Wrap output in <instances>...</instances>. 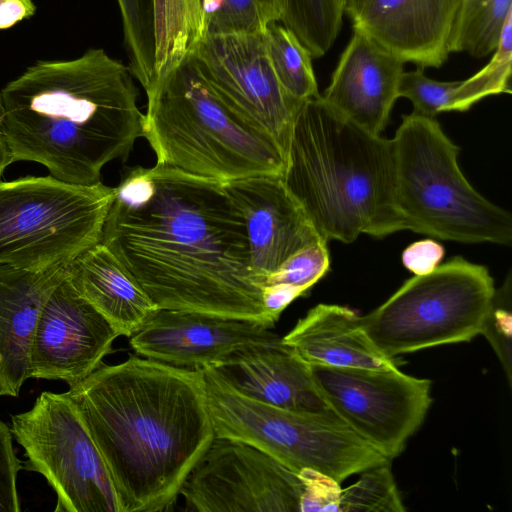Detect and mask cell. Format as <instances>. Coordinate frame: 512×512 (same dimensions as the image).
I'll use <instances>...</instances> for the list:
<instances>
[{
    "mask_svg": "<svg viewBox=\"0 0 512 512\" xmlns=\"http://www.w3.org/2000/svg\"><path fill=\"white\" fill-rule=\"evenodd\" d=\"M153 17L155 81L187 59L204 38L202 0H153Z\"/></svg>",
    "mask_w": 512,
    "mask_h": 512,
    "instance_id": "cell-23",
    "label": "cell"
},
{
    "mask_svg": "<svg viewBox=\"0 0 512 512\" xmlns=\"http://www.w3.org/2000/svg\"><path fill=\"white\" fill-rule=\"evenodd\" d=\"M206 35L263 33L280 22L283 0H202Z\"/></svg>",
    "mask_w": 512,
    "mask_h": 512,
    "instance_id": "cell-27",
    "label": "cell"
},
{
    "mask_svg": "<svg viewBox=\"0 0 512 512\" xmlns=\"http://www.w3.org/2000/svg\"><path fill=\"white\" fill-rule=\"evenodd\" d=\"M282 341L309 366L397 367L364 331L360 316L335 304H318L298 320Z\"/></svg>",
    "mask_w": 512,
    "mask_h": 512,
    "instance_id": "cell-21",
    "label": "cell"
},
{
    "mask_svg": "<svg viewBox=\"0 0 512 512\" xmlns=\"http://www.w3.org/2000/svg\"><path fill=\"white\" fill-rule=\"evenodd\" d=\"M145 92L142 137L156 164L222 183L283 175L278 145L220 100L191 56Z\"/></svg>",
    "mask_w": 512,
    "mask_h": 512,
    "instance_id": "cell-5",
    "label": "cell"
},
{
    "mask_svg": "<svg viewBox=\"0 0 512 512\" xmlns=\"http://www.w3.org/2000/svg\"><path fill=\"white\" fill-rule=\"evenodd\" d=\"M66 278L120 336L133 335L159 310L127 268L101 242L67 265Z\"/></svg>",
    "mask_w": 512,
    "mask_h": 512,
    "instance_id": "cell-22",
    "label": "cell"
},
{
    "mask_svg": "<svg viewBox=\"0 0 512 512\" xmlns=\"http://www.w3.org/2000/svg\"><path fill=\"white\" fill-rule=\"evenodd\" d=\"M118 336L65 276L38 317L30 348V377L63 380L72 387L103 363Z\"/></svg>",
    "mask_w": 512,
    "mask_h": 512,
    "instance_id": "cell-14",
    "label": "cell"
},
{
    "mask_svg": "<svg viewBox=\"0 0 512 512\" xmlns=\"http://www.w3.org/2000/svg\"><path fill=\"white\" fill-rule=\"evenodd\" d=\"M12 431L0 420V512H19L21 510L17 475L25 468L16 456L12 444Z\"/></svg>",
    "mask_w": 512,
    "mask_h": 512,
    "instance_id": "cell-33",
    "label": "cell"
},
{
    "mask_svg": "<svg viewBox=\"0 0 512 512\" xmlns=\"http://www.w3.org/2000/svg\"><path fill=\"white\" fill-rule=\"evenodd\" d=\"M327 241L320 239L291 255L272 274L265 285H283L304 294L329 269Z\"/></svg>",
    "mask_w": 512,
    "mask_h": 512,
    "instance_id": "cell-31",
    "label": "cell"
},
{
    "mask_svg": "<svg viewBox=\"0 0 512 512\" xmlns=\"http://www.w3.org/2000/svg\"><path fill=\"white\" fill-rule=\"evenodd\" d=\"M367 2L368 0H339L343 13L348 14L352 19L358 16Z\"/></svg>",
    "mask_w": 512,
    "mask_h": 512,
    "instance_id": "cell-37",
    "label": "cell"
},
{
    "mask_svg": "<svg viewBox=\"0 0 512 512\" xmlns=\"http://www.w3.org/2000/svg\"><path fill=\"white\" fill-rule=\"evenodd\" d=\"M268 58L273 71L293 98L305 101L319 94L312 67V55L296 35L278 22L270 23L263 32Z\"/></svg>",
    "mask_w": 512,
    "mask_h": 512,
    "instance_id": "cell-25",
    "label": "cell"
},
{
    "mask_svg": "<svg viewBox=\"0 0 512 512\" xmlns=\"http://www.w3.org/2000/svg\"><path fill=\"white\" fill-rule=\"evenodd\" d=\"M115 188L53 176L0 181V265L40 271L68 265L101 242Z\"/></svg>",
    "mask_w": 512,
    "mask_h": 512,
    "instance_id": "cell-8",
    "label": "cell"
},
{
    "mask_svg": "<svg viewBox=\"0 0 512 512\" xmlns=\"http://www.w3.org/2000/svg\"><path fill=\"white\" fill-rule=\"evenodd\" d=\"M496 289L488 269L454 257L407 280L360 323L386 356L459 342L480 334Z\"/></svg>",
    "mask_w": 512,
    "mask_h": 512,
    "instance_id": "cell-9",
    "label": "cell"
},
{
    "mask_svg": "<svg viewBox=\"0 0 512 512\" xmlns=\"http://www.w3.org/2000/svg\"><path fill=\"white\" fill-rule=\"evenodd\" d=\"M129 67L102 48L41 60L0 91L3 133L14 161H32L73 184L99 182L142 137L144 114Z\"/></svg>",
    "mask_w": 512,
    "mask_h": 512,
    "instance_id": "cell-3",
    "label": "cell"
},
{
    "mask_svg": "<svg viewBox=\"0 0 512 512\" xmlns=\"http://www.w3.org/2000/svg\"><path fill=\"white\" fill-rule=\"evenodd\" d=\"M512 13L504 23L499 42L489 63L473 76L461 81V93L470 109L478 101L492 95L511 93Z\"/></svg>",
    "mask_w": 512,
    "mask_h": 512,
    "instance_id": "cell-30",
    "label": "cell"
},
{
    "mask_svg": "<svg viewBox=\"0 0 512 512\" xmlns=\"http://www.w3.org/2000/svg\"><path fill=\"white\" fill-rule=\"evenodd\" d=\"M67 394L106 465L120 511L169 510L215 438L201 371L132 355L102 363Z\"/></svg>",
    "mask_w": 512,
    "mask_h": 512,
    "instance_id": "cell-2",
    "label": "cell"
},
{
    "mask_svg": "<svg viewBox=\"0 0 512 512\" xmlns=\"http://www.w3.org/2000/svg\"><path fill=\"white\" fill-rule=\"evenodd\" d=\"M200 371L216 437L245 442L296 473L313 470L340 484L351 475L391 461L332 410L272 406L242 394L213 367Z\"/></svg>",
    "mask_w": 512,
    "mask_h": 512,
    "instance_id": "cell-7",
    "label": "cell"
},
{
    "mask_svg": "<svg viewBox=\"0 0 512 512\" xmlns=\"http://www.w3.org/2000/svg\"><path fill=\"white\" fill-rule=\"evenodd\" d=\"M24 448V467L45 477L55 512H121L101 454L67 392H42L32 408L11 417Z\"/></svg>",
    "mask_w": 512,
    "mask_h": 512,
    "instance_id": "cell-10",
    "label": "cell"
},
{
    "mask_svg": "<svg viewBox=\"0 0 512 512\" xmlns=\"http://www.w3.org/2000/svg\"><path fill=\"white\" fill-rule=\"evenodd\" d=\"M512 0H461L449 37L448 50L483 58L494 52Z\"/></svg>",
    "mask_w": 512,
    "mask_h": 512,
    "instance_id": "cell-24",
    "label": "cell"
},
{
    "mask_svg": "<svg viewBox=\"0 0 512 512\" xmlns=\"http://www.w3.org/2000/svg\"><path fill=\"white\" fill-rule=\"evenodd\" d=\"M391 142L396 202L406 229L460 243L511 244L510 213L467 181L459 147L435 117L404 115Z\"/></svg>",
    "mask_w": 512,
    "mask_h": 512,
    "instance_id": "cell-6",
    "label": "cell"
},
{
    "mask_svg": "<svg viewBox=\"0 0 512 512\" xmlns=\"http://www.w3.org/2000/svg\"><path fill=\"white\" fill-rule=\"evenodd\" d=\"M480 334L484 335L490 343L503 367L507 381L511 385L512 313L510 297L502 289L495 292Z\"/></svg>",
    "mask_w": 512,
    "mask_h": 512,
    "instance_id": "cell-32",
    "label": "cell"
},
{
    "mask_svg": "<svg viewBox=\"0 0 512 512\" xmlns=\"http://www.w3.org/2000/svg\"><path fill=\"white\" fill-rule=\"evenodd\" d=\"M343 14L339 0H283L280 22L318 58L336 40Z\"/></svg>",
    "mask_w": 512,
    "mask_h": 512,
    "instance_id": "cell-26",
    "label": "cell"
},
{
    "mask_svg": "<svg viewBox=\"0 0 512 512\" xmlns=\"http://www.w3.org/2000/svg\"><path fill=\"white\" fill-rule=\"evenodd\" d=\"M444 256V248L434 240L426 239L414 242L403 254L404 266L415 275L432 272Z\"/></svg>",
    "mask_w": 512,
    "mask_h": 512,
    "instance_id": "cell-34",
    "label": "cell"
},
{
    "mask_svg": "<svg viewBox=\"0 0 512 512\" xmlns=\"http://www.w3.org/2000/svg\"><path fill=\"white\" fill-rule=\"evenodd\" d=\"M132 76L146 91L154 82L153 0H117Z\"/></svg>",
    "mask_w": 512,
    "mask_h": 512,
    "instance_id": "cell-28",
    "label": "cell"
},
{
    "mask_svg": "<svg viewBox=\"0 0 512 512\" xmlns=\"http://www.w3.org/2000/svg\"><path fill=\"white\" fill-rule=\"evenodd\" d=\"M405 510L391 471V461L363 470L354 484L340 490L338 512Z\"/></svg>",
    "mask_w": 512,
    "mask_h": 512,
    "instance_id": "cell-29",
    "label": "cell"
},
{
    "mask_svg": "<svg viewBox=\"0 0 512 512\" xmlns=\"http://www.w3.org/2000/svg\"><path fill=\"white\" fill-rule=\"evenodd\" d=\"M461 0H368L353 19L360 29L400 60L440 67Z\"/></svg>",
    "mask_w": 512,
    "mask_h": 512,
    "instance_id": "cell-18",
    "label": "cell"
},
{
    "mask_svg": "<svg viewBox=\"0 0 512 512\" xmlns=\"http://www.w3.org/2000/svg\"><path fill=\"white\" fill-rule=\"evenodd\" d=\"M66 267L32 271L0 265V396L19 395L30 378L29 356L37 320Z\"/></svg>",
    "mask_w": 512,
    "mask_h": 512,
    "instance_id": "cell-19",
    "label": "cell"
},
{
    "mask_svg": "<svg viewBox=\"0 0 512 512\" xmlns=\"http://www.w3.org/2000/svg\"><path fill=\"white\" fill-rule=\"evenodd\" d=\"M190 56L220 100L269 136L286 159L303 101L290 96L278 81L263 33L206 35Z\"/></svg>",
    "mask_w": 512,
    "mask_h": 512,
    "instance_id": "cell-13",
    "label": "cell"
},
{
    "mask_svg": "<svg viewBox=\"0 0 512 512\" xmlns=\"http://www.w3.org/2000/svg\"><path fill=\"white\" fill-rule=\"evenodd\" d=\"M217 369L242 394L291 410H331L318 392L305 363L281 340L236 352Z\"/></svg>",
    "mask_w": 512,
    "mask_h": 512,
    "instance_id": "cell-20",
    "label": "cell"
},
{
    "mask_svg": "<svg viewBox=\"0 0 512 512\" xmlns=\"http://www.w3.org/2000/svg\"><path fill=\"white\" fill-rule=\"evenodd\" d=\"M353 31L321 97L344 118L381 135L399 98L404 62L360 29Z\"/></svg>",
    "mask_w": 512,
    "mask_h": 512,
    "instance_id": "cell-17",
    "label": "cell"
},
{
    "mask_svg": "<svg viewBox=\"0 0 512 512\" xmlns=\"http://www.w3.org/2000/svg\"><path fill=\"white\" fill-rule=\"evenodd\" d=\"M36 12L33 0H0V30L31 18Z\"/></svg>",
    "mask_w": 512,
    "mask_h": 512,
    "instance_id": "cell-35",
    "label": "cell"
},
{
    "mask_svg": "<svg viewBox=\"0 0 512 512\" xmlns=\"http://www.w3.org/2000/svg\"><path fill=\"white\" fill-rule=\"evenodd\" d=\"M286 189L325 241L404 230L391 139L344 118L321 95L302 102L282 175Z\"/></svg>",
    "mask_w": 512,
    "mask_h": 512,
    "instance_id": "cell-4",
    "label": "cell"
},
{
    "mask_svg": "<svg viewBox=\"0 0 512 512\" xmlns=\"http://www.w3.org/2000/svg\"><path fill=\"white\" fill-rule=\"evenodd\" d=\"M129 338L137 355L191 370L219 368L238 351L281 340L260 322L167 309Z\"/></svg>",
    "mask_w": 512,
    "mask_h": 512,
    "instance_id": "cell-15",
    "label": "cell"
},
{
    "mask_svg": "<svg viewBox=\"0 0 512 512\" xmlns=\"http://www.w3.org/2000/svg\"><path fill=\"white\" fill-rule=\"evenodd\" d=\"M223 186L244 217L250 264L263 288L267 277L291 255L322 239L282 176H252Z\"/></svg>",
    "mask_w": 512,
    "mask_h": 512,
    "instance_id": "cell-16",
    "label": "cell"
},
{
    "mask_svg": "<svg viewBox=\"0 0 512 512\" xmlns=\"http://www.w3.org/2000/svg\"><path fill=\"white\" fill-rule=\"evenodd\" d=\"M306 487L296 473L263 451L216 437L181 486L187 510L299 512Z\"/></svg>",
    "mask_w": 512,
    "mask_h": 512,
    "instance_id": "cell-12",
    "label": "cell"
},
{
    "mask_svg": "<svg viewBox=\"0 0 512 512\" xmlns=\"http://www.w3.org/2000/svg\"><path fill=\"white\" fill-rule=\"evenodd\" d=\"M310 369L327 406L389 460L404 450L432 403L431 381L405 374L398 367Z\"/></svg>",
    "mask_w": 512,
    "mask_h": 512,
    "instance_id": "cell-11",
    "label": "cell"
},
{
    "mask_svg": "<svg viewBox=\"0 0 512 512\" xmlns=\"http://www.w3.org/2000/svg\"><path fill=\"white\" fill-rule=\"evenodd\" d=\"M3 116H4V108L2 97L0 93V178L5 171V169L12 164L14 161L13 156L10 152L8 144L6 142L4 133H3Z\"/></svg>",
    "mask_w": 512,
    "mask_h": 512,
    "instance_id": "cell-36",
    "label": "cell"
},
{
    "mask_svg": "<svg viewBox=\"0 0 512 512\" xmlns=\"http://www.w3.org/2000/svg\"><path fill=\"white\" fill-rule=\"evenodd\" d=\"M114 188L101 243L159 309L274 327L244 217L222 182L156 164L126 168Z\"/></svg>",
    "mask_w": 512,
    "mask_h": 512,
    "instance_id": "cell-1",
    "label": "cell"
}]
</instances>
